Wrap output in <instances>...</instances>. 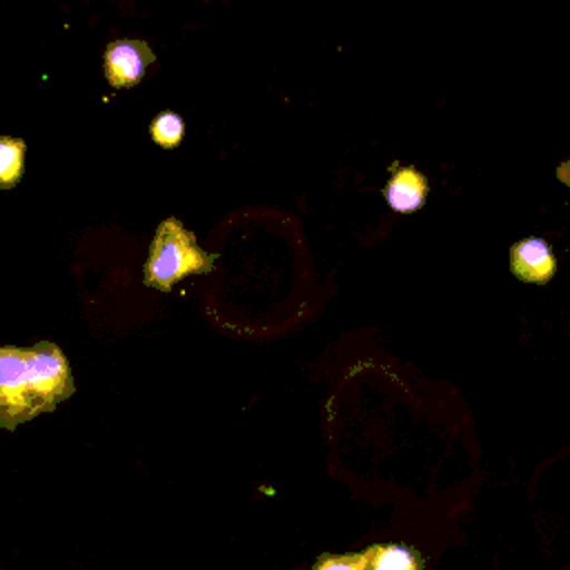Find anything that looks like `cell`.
<instances>
[{
	"label": "cell",
	"instance_id": "6da1fadb",
	"mask_svg": "<svg viewBox=\"0 0 570 570\" xmlns=\"http://www.w3.org/2000/svg\"><path fill=\"white\" fill-rule=\"evenodd\" d=\"M76 392L71 367L51 341L31 347L0 345V430H16Z\"/></svg>",
	"mask_w": 570,
	"mask_h": 570
},
{
	"label": "cell",
	"instance_id": "7a4b0ae2",
	"mask_svg": "<svg viewBox=\"0 0 570 570\" xmlns=\"http://www.w3.org/2000/svg\"><path fill=\"white\" fill-rule=\"evenodd\" d=\"M214 269V256L207 254L196 236L174 216L158 223L142 267L147 287L169 292L189 274H207Z\"/></svg>",
	"mask_w": 570,
	"mask_h": 570
},
{
	"label": "cell",
	"instance_id": "3957f363",
	"mask_svg": "<svg viewBox=\"0 0 570 570\" xmlns=\"http://www.w3.org/2000/svg\"><path fill=\"white\" fill-rule=\"evenodd\" d=\"M154 60L156 56L145 40H134V38L111 40L102 53L105 78L116 89L134 87L145 78L147 67Z\"/></svg>",
	"mask_w": 570,
	"mask_h": 570
},
{
	"label": "cell",
	"instance_id": "277c9868",
	"mask_svg": "<svg viewBox=\"0 0 570 570\" xmlns=\"http://www.w3.org/2000/svg\"><path fill=\"white\" fill-rule=\"evenodd\" d=\"M510 269L519 281L548 283L557 272V258L546 240L523 238L510 249Z\"/></svg>",
	"mask_w": 570,
	"mask_h": 570
},
{
	"label": "cell",
	"instance_id": "5b68a950",
	"mask_svg": "<svg viewBox=\"0 0 570 570\" xmlns=\"http://www.w3.org/2000/svg\"><path fill=\"white\" fill-rule=\"evenodd\" d=\"M428 196V180L414 167L394 169L392 178L385 185V200L394 212H414L421 209Z\"/></svg>",
	"mask_w": 570,
	"mask_h": 570
},
{
	"label": "cell",
	"instance_id": "8992f818",
	"mask_svg": "<svg viewBox=\"0 0 570 570\" xmlns=\"http://www.w3.org/2000/svg\"><path fill=\"white\" fill-rule=\"evenodd\" d=\"M27 145L22 138L0 136V189H11L20 183L24 171Z\"/></svg>",
	"mask_w": 570,
	"mask_h": 570
},
{
	"label": "cell",
	"instance_id": "52a82bcc",
	"mask_svg": "<svg viewBox=\"0 0 570 570\" xmlns=\"http://www.w3.org/2000/svg\"><path fill=\"white\" fill-rule=\"evenodd\" d=\"M370 570H421L416 554L405 546H372Z\"/></svg>",
	"mask_w": 570,
	"mask_h": 570
},
{
	"label": "cell",
	"instance_id": "ba28073f",
	"mask_svg": "<svg viewBox=\"0 0 570 570\" xmlns=\"http://www.w3.org/2000/svg\"><path fill=\"white\" fill-rule=\"evenodd\" d=\"M149 134H151V138H154L156 145L171 149V147L180 145V140H183V136H185V122H183V118H180L178 114H174V111H160V114L151 120Z\"/></svg>",
	"mask_w": 570,
	"mask_h": 570
},
{
	"label": "cell",
	"instance_id": "9c48e42d",
	"mask_svg": "<svg viewBox=\"0 0 570 570\" xmlns=\"http://www.w3.org/2000/svg\"><path fill=\"white\" fill-rule=\"evenodd\" d=\"M370 548L354 554H325L318 559L314 570H370Z\"/></svg>",
	"mask_w": 570,
	"mask_h": 570
},
{
	"label": "cell",
	"instance_id": "30bf717a",
	"mask_svg": "<svg viewBox=\"0 0 570 570\" xmlns=\"http://www.w3.org/2000/svg\"><path fill=\"white\" fill-rule=\"evenodd\" d=\"M557 178L570 187V160H566L557 167Z\"/></svg>",
	"mask_w": 570,
	"mask_h": 570
}]
</instances>
